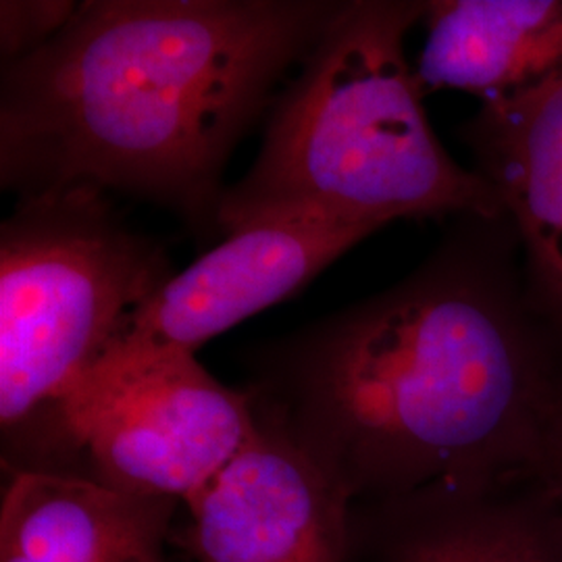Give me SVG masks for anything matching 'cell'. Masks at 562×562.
<instances>
[{"label":"cell","instance_id":"obj_1","mask_svg":"<svg viewBox=\"0 0 562 562\" xmlns=\"http://www.w3.org/2000/svg\"><path fill=\"white\" fill-rule=\"evenodd\" d=\"M246 362L255 419L352 504L538 473L562 419L561 352L506 217H459L404 280Z\"/></svg>","mask_w":562,"mask_h":562},{"label":"cell","instance_id":"obj_2","mask_svg":"<svg viewBox=\"0 0 562 562\" xmlns=\"http://www.w3.org/2000/svg\"><path fill=\"white\" fill-rule=\"evenodd\" d=\"M340 0H86L2 63L0 181L161 204L213 234L223 171Z\"/></svg>","mask_w":562,"mask_h":562},{"label":"cell","instance_id":"obj_3","mask_svg":"<svg viewBox=\"0 0 562 562\" xmlns=\"http://www.w3.org/2000/svg\"><path fill=\"white\" fill-rule=\"evenodd\" d=\"M427 0H350L302 59L267 121L248 173L225 188L217 227L229 236L292 211L378 229L398 220H503V202L443 148L404 41Z\"/></svg>","mask_w":562,"mask_h":562},{"label":"cell","instance_id":"obj_4","mask_svg":"<svg viewBox=\"0 0 562 562\" xmlns=\"http://www.w3.org/2000/svg\"><path fill=\"white\" fill-rule=\"evenodd\" d=\"M173 276L109 194L67 188L20 199L0 227V431L4 471H46L60 417L134 313Z\"/></svg>","mask_w":562,"mask_h":562},{"label":"cell","instance_id":"obj_5","mask_svg":"<svg viewBox=\"0 0 562 562\" xmlns=\"http://www.w3.org/2000/svg\"><path fill=\"white\" fill-rule=\"evenodd\" d=\"M252 431L248 394L194 352L115 346L63 411L53 473L186 506Z\"/></svg>","mask_w":562,"mask_h":562},{"label":"cell","instance_id":"obj_6","mask_svg":"<svg viewBox=\"0 0 562 562\" xmlns=\"http://www.w3.org/2000/svg\"><path fill=\"white\" fill-rule=\"evenodd\" d=\"M380 232L319 211H292L225 236L142 304L117 346L196 352L234 325L285 301Z\"/></svg>","mask_w":562,"mask_h":562},{"label":"cell","instance_id":"obj_7","mask_svg":"<svg viewBox=\"0 0 562 562\" xmlns=\"http://www.w3.org/2000/svg\"><path fill=\"white\" fill-rule=\"evenodd\" d=\"M186 508L196 562H352V501L271 423Z\"/></svg>","mask_w":562,"mask_h":562},{"label":"cell","instance_id":"obj_8","mask_svg":"<svg viewBox=\"0 0 562 562\" xmlns=\"http://www.w3.org/2000/svg\"><path fill=\"white\" fill-rule=\"evenodd\" d=\"M352 562H562V504L538 473L352 504Z\"/></svg>","mask_w":562,"mask_h":562},{"label":"cell","instance_id":"obj_9","mask_svg":"<svg viewBox=\"0 0 562 562\" xmlns=\"http://www.w3.org/2000/svg\"><path fill=\"white\" fill-rule=\"evenodd\" d=\"M462 138L503 202L527 301L562 357V74L482 102Z\"/></svg>","mask_w":562,"mask_h":562},{"label":"cell","instance_id":"obj_10","mask_svg":"<svg viewBox=\"0 0 562 562\" xmlns=\"http://www.w3.org/2000/svg\"><path fill=\"white\" fill-rule=\"evenodd\" d=\"M178 506L81 475L11 473L0 508V562H165Z\"/></svg>","mask_w":562,"mask_h":562},{"label":"cell","instance_id":"obj_11","mask_svg":"<svg viewBox=\"0 0 562 562\" xmlns=\"http://www.w3.org/2000/svg\"><path fill=\"white\" fill-rule=\"evenodd\" d=\"M425 92L496 101L562 74V0H427Z\"/></svg>","mask_w":562,"mask_h":562},{"label":"cell","instance_id":"obj_12","mask_svg":"<svg viewBox=\"0 0 562 562\" xmlns=\"http://www.w3.org/2000/svg\"><path fill=\"white\" fill-rule=\"evenodd\" d=\"M74 0H2L0 53L2 63L23 59L53 41L74 18Z\"/></svg>","mask_w":562,"mask_h":562},{"label":"cell","instance_id":"obj_13","mask_svg":"<svg viewBox=\"0 0 562 562\" xmlns=\"http://www.w3.org/2000/svg\"><path fill=\"white\" fill-rule=\"evenodd\" d=\"M538 475L562 504V419L559 427H557V431H554V436H552V440H550L548 452L543 457Z\"/></svg>","mask_w":562,"mask_h":562}]
</instances>
